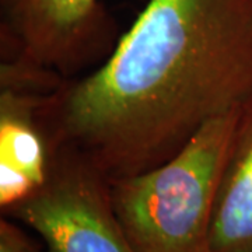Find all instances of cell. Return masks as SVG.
Returning <instances> with one entry per match:
<instances>
[{
	"label": "cell",
	"instance_id": "2",
	"mask_svg": "<svg viewBox=\"0 0 252 252\" xmlns=\"http://www.w3.org/2000/svg\"><path fill=\"white\" fill-rule=\"evenodd\" d=\"M240 108L207 122L170 160L109 180L133 252H210V225Z\"/></svg>",
	"mask_w": 252,
	"mask_h": 252
},
{
	"label": "cell",
	"instance_id": "4",
	"mask_svg": "<svg viewBox=\"0 0 252 252\" xmlns=\"http://www.w3.org/2000/svg\"><path fill=\"white\" fill-rule=\"evenodd\" d=\"M121 35L102 0H0L1 61L66 80L98 67Z\"/></svg>",
	"mask_w": 252,
	"mask_h": 252
},
{
	"label": "cell",
	"instance_id": "7",
	"mask_svg": "<svg viewBox=\"0 0 252 252\" xmlns=\"http://www.w3.org/2000/svg\"><path fill=\"white\" fill-rule=\"evenodd\" d=\"M0 252H46L10 217L0 219Z\"/></svg>",
	"mask_w": 252,
	"mask_h": 252
},
{
	"label": "cell",
	"instance_id": "3",
	"mask_svg": "<svg viewBox=\"0 0 252 252\" xmlns=\"http://www.w3.org/2000/svg\"><path fill=\"white\" fill-rule=\"evenodd\" d=\"M3 216L34 230L46 252H133L114 209L109 178L70 144H55L44 182Z\"/></svg>",
	"mask_w": 252,
	"mask_h": 252
},
{
	"label": "cell",
	"instance_id": "5",
	"mask_svg": "<svg viewBox=\"0 0 252 252\" xmlns=\"http://www.w3.org/2000/svg\"><path fill=\"white\" fill-rule=\"evenodd\" d=\"M56 91V90H55ZM54 91L0 87V207L32 193L45 180L55 143L44 114Z\"/></svg>",
	"mask_w": 252,
	"mask_h": 252
},
{
	"label": "cell",
	"instance_id": "6",
	"mask_svg": "<svg viewBox=\"0 0 252 252\" xmlns=\"http://www.w3.org/2000/svg\"><path fill=\"white\" fill-rule=\"evenodd\" d=\"M210 252H252V95L225 157L210 225Z\"/></svg>",
	"mask_w": 252,
	"mask_h": 252
},
{
	"label": "cell",
	"instance_id": "1",
	"mask_svg": "<svg viewBox=\"0 0 252 252\" xmlns=\"http://www.w3.org/2000/svg\"><path fill=\"white\" fill-rule=\"evenodd\" d=\"M252 95V0H147L108 58L45 99L55 144L109 180L152 170Z\"/></svg>",
	"mask_w": 252,
	"mask_h": 252
}]
</instances>
